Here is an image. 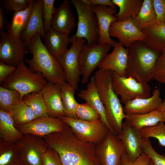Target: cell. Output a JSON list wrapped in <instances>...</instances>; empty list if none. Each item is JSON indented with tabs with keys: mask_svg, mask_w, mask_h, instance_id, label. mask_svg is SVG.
<instances>
[{
	"mask_svg": "<svg viewBox=\"0 0 165 165\" xmlns=\"http://www.w3.org/2000/svg\"><path fill=\"white\" fill-rule=\"evenodd\" d=\"M142 31L146 36L144 42L149 47L161 53L165 52V23H156Z\"/></svg>",
	"mask_w": 165,
	"mask_h": 165,
	"instance_id": "cell-27",
	"label": "cell"
},
{
	"mask_svg": "<svg viewBox=\"0 0 165 165\" xmlns=\"http://www.w3.org/2000/svg\"><path fill=\"white\" fill-rule=\"evenodd\" d=\"M113 47L112 51L106 55L98 67L99 69L112 71L120 76L125 77L129 49L125 48L119 42Z\"/></svg>",
	"mask_w": 165,
	"mask_h": 165,
	"instance_id": "cell-18",
	"label": "cell"
},
{
	"mask_svg": "<svg viewBox=\"0 0 165 165\" xmlns=\"http://www.w3.org/2000/svg\"><path fill=\"white\" fill-rule=\"evenodd\" d=\"M147 165H154L153 162L151 160L149 163Z\"/></svg>",
	"mask_w": 165,
	"mask_h": 165,
	"instance_id": "cell-49",
	"label": "cell"
},
{
	"mask_svg": "<svg viewBox=\"0 0 165 165\" xmlns=\"http://www.w3.org/2000/svg\"><path fill=\"white\" fill-rule=\"evenodd\" d=\"M43 165H63L58 153L49 147L47 151L42 156Z\"/></svg>",
	"mask_w": 165,
	"mask_h": 165,
	"instance_id": "cell-42",
	"label": "cell"
},
{
	"mask_svg": "<svg viewBox=\"0 0 165 165\" xmlns=\"http://www.w3.org/2000/svg\"><path fill=\"white\" fill-rule=\"evenodd\" d=\"M41 91L48 116L57 118L64 116L60 86L48 82Z\"/></svg>",
	"mask_w": 165,
	"mask_h": 165,
	"instance_id": "cell-21",
	"label": "cell"
},
{
	"mask_svg": "<svg viewBox=\"0 0 165 165\" xmlns=\"http://www.w3.org/2000/svg\"><path fill=\"white\" fill-rule=\"evenodd\" d=\"M153 79L165 84V52L162 53L157 60L154 69Z\"/></svg>",
	"mask_w": 165,
	"mask_h": 165,
	"instance_id": "cell-41",
	"label": "cell"
},
{
	"mask_svg": "<svg viewBox=\"0 0 165 165\" xmlns=\"http://www.w3.org/2000/svg\"><path fill=\"white\" fill-rule=\"evenodd\" d=\"M60 87L64 116L77 119L76 111L79 103L75 97L76 90L67 82L60 86Z\"/></svg>",
	"mask_w": 165,
	"mask_h": 165,
	"instance_id": "cell-30",
	"label": "cell"
},
{
	"mask_svg": "<svg viewBox=\"0 0 165 165\" xmlns=\"http://www.w3.org/2000/svg\"><path fill=\"white\" fill-rule=\"evenodd\" d=\"M136 26L141 31L156 23V16L153 0H144L138 13L132 19Z\"/></svg>",
	"mask_w": 165,
	"mask_h": 165,
	"instance_id": "cell-29",
	"label": "cell"
},
{
	"mask_svg": "<svg viewBox=\"0 0 165 165\" xmlns=\"http://www.w3.org/2000/svg\"><path fill=\"white\" fill-rule=\"evenodd\" d=\"M96 152L101 165H121V157L126 153L118 135L110 130L96 145Z\"/></svg>",
	"mask_w": 165,
	"mask_h": 165,
	"instance_id": "cell-13",
	"label": "cell"
},
{
	"mask_svg": "<svg viewBox=\"0 0 165 165\" xmlns=\"http://www.w3.org/2000/svg\"><path fill=\"white\" fill-rule=\"evenodd\" d=\"M21 100L18 91L0 87V109L10 113L13 108Z\"/></svg>",
	"mask_w": 165,
	"mask_h": 165,
	"instance_id": "cell-35",
	"label": "cell"
},
{
	"mask_svg": "<svg viewBox=\"0 0 165 165\" xmlns=\"http://www.w3.org/2000/svg\"><path fill=\"white\" fill-rule=\"evenodd\" d=\"M6 14L5 10L1 6H0V31H3L6 27L8 23L6 22L5 18Z\"/></svg>",
	"mask_w": 165,
	"mask_h": 165,
	"instance_id": "cell-47",
	"label": "cell"
},
{
	"mask_svg": "<svg viewBox=\"0 0 165 165\" xmlns=\"http://www.w3.org/2000/svg\"><path fill=\"white\" fill-rule=\"evenodd\" d=\"M16 67L6 64L0 61V84L16 70Z\"/></svg>",
	"mask_w": 165,
	"mask_h": 165,
	"instance_id": "cell-45",
	"label": "cell"
},
{
	"mask_svg": "<svg viewBox=\"0 0 165 165\" xmlns=\"http://www.w3.org/2000/svg\"><path fill=\"white\" fill-rule=\"evenodd\" d=\"M54 2V0H43L42 15L46 32L51 28L52 18L56 8Z\"/></svg>",
	"mask_w": 165,
	"mask_h": 165,
	"instance_id": "cell-40",
	"label": "cell"
},
{
	"mask_svg": "<svg viewBox=\"0 0 165 165\" xmlns=\"http://www.w3.org/2000/svg\"><path fill=\"white\" fill-rule=\"evenodd\" d=\"M78 95L79 97L85 101L86 103L97 111L105 125L110 130L114 132L107 121L105 108L99 94L93 76L91 77L86 89L80 90Z\"/></svg>",
	"mask_w": 165,
	"mask_h": 165,
	"instance_id": "cell-23",
	"label": "cell"
},
{
	"mask_svg": "<svg viewBox=\"0 0 165 165\" xmlns=\"http://www.w3.org/2000/svg\"><path fill=\"white\" fill-rule=\"evenodd\" d=\"M65 125L60 118L48 116L35 119L16 127L23 135L29 134L43 138L52 133L61 131Z\"/></svg>",
	"mask_w": 165,
	"mask_h": 165,
	"instance_id": "cell-15",
	"label": "cell"
},
{
	"mask_svg": "<svg viewBox=\"0 0 165 165\" xmlns=\"http://www.w3.org/2000/svg\"><path fill=\"white\" fill-rule=\"evenodd\" d=\"M23 136L15 126L10 113L0 109V138L16 143Z\"/></svg>",
	"mask_w": 165,
	"mask_h": 165,
	"instance_id": "cell-28",
	"label": "cell"
},
{
	"mask_svg": "<svg viewBox=\"0 0 165 165\" xmlns=\"http://www.w3.org/2000/svg\"><path fill=\"white\" fill-rule=\"evenodd\" d=\"M118 135L129 159L134 162L143 152V138L140 130L125 120L122 123L121 130Z\"/></svg>",
	"mask_w": 165,
	"mask_h": 165,
	"instance_id": "cell-16",
	"label": "cell"
},
{
	"mask_svg": "<svg viewBox=\"0 0 165 165\" xmlns=\"http://www.w3.org/2000/svg\"><path fill=\"white\" fill-rule=\"evenodd\" d=\"M76 115L77 119L83 120L94 121L101 119L97 111L86 103L78 104Z\"/></svg>",
	"mask_w": 165,
	"mask_h": 165,
	"instance_id": "cell-37",
	"label": "cell"
},
{
	"mask_svg": "<svg viewBox=\"0 0 165 165\" xmlns=\"http://www.w3.org/2000/svg\"><path fill=\"white\" fill-rule=\"evenodd\" d=\"M129 124L139 130L165 122V114L158 110L142 114H125L124 118Z\"/></svg>",
	"mask_w": 165,
	"mask_h": 165,
	"instance_id": "cell-25",
	"label": "cell"
},
{
	"mask_svg": "<svg viewBox=\"0 0 165 165\" xmlns=\"http://www.w3.org/2000/svg\"><path fill=\"white\" fill-rule=\"evenodd\" d=\"M110 37H116L119 42L126 48H129L134 42H145L146 35L134 24L132 19L112 23L109 29Z\"/></svg>",
	"mask_w": 165,
	"mask_h": 165,
	"instance_id": "cell-14",
	"label": "cell"
},
{
	"mask_svg": "<svg viewBox=\"0 0 165 165\" xmlns=\"http://www.w3.org/2000/svg\"><path fill=\"white\" fill-rule=\"evenodd\" d=\"M0 61L16 67L24 61L28 51L27 44L21 38L0 31Z\"/></svg>",
	"mask_w": 165,
	"mask_h": 165,
	"instance_id": "cell-11",
	"label": "cell"
},
{
	"mask_svg": "<svg viewBox=\"0 0 165 165\" xmlns=\"http://www.w3.org/2000/svg\"><path fill=\"white\" fill-rule=\"evenodd\" d=\"M157 110L165 114V99L163 101H162L161 103L158 108Z\"/></svg>",
	"mask_w": 165,
	"mask_h": 165,
	"instance_id": "cell-48",
	"label": "cell"
},
{
	"mask_svg": "<svg viewBox=\"0 0 165 165\" xmlns=\"http://www.w3.org/2000/svg\"><path fill=\"white\" fill-rule=\"evenodd\" d=\"M21 162L16 144L0 138V165H19Z\"/></svg>",
	"mask_w": 165,
	"mask_h": 165,
	"instance_id": "cell-32",
	"label": "cell"
},
{
	"mask_svg": "<svg viewBox=\"0 0 165 165\" xmlns=\"http://www.w3.org/2000/svg\"><path fill=\"white\" fill-rule=\"evenodd\" d=\"M43 6V0L33 1L27 24L20 37L27 45L36 34H39L43 38H45L46 31L42 15Z\"/></svg>",
	"mask_w": 165,
	"mask_h": 165,
	"instance_id": "cell-19",
	"label": "cell"
},
{
	"mask_svg": "<svg viewBox=\"0 0 165 165\" xmlns=\"http://www.w3.org/2000/svg\"><path fill=\"white\" fill-rule=\"evenodd\" d=\"M85 4L92 6H103L116 9L112 0H82Z\"/></svg>",
	"mask_w": 165,
	"mask_h": 165,
	"instance_id": "cell-46",
	"label": "cell"
},
{
	"mask_svg": "<svg viewBox=\"0 0 165 165\" xmlns=\"http://www.w3.org/2000/svg\"><path fill=\"white\" fill-rule=\"evenodd\" d=\"M129 49L125 77L147 83L153 79L154 67L161 53L141 41L134 42Z\"/></svg>",
	"mask_w": 165,
	"mask_h": 165,
	"instance_id": "cell-4",
	"label": "cell"
},
{
	"mask_svg": "<svg viewBox=\"0 0 165 165\" xmlns=\"http://www.w3.org/2000/svg\"><path fill=\"white\" fill-rule=\"evenodd\" d=\"M43 138L58 153L63 165H101L97 155L96 145L79 140L66 123L61 131Z\"/></svg>",
	"mask_w": 165,
	"mask_h": 165,
	"instance_id": "cell-1",
	"label": "cell"
},
{
	"mask_svg": "<svg viewBox=\"0 0 165 165\" xmlns=\"http://www.w3.org/2000/svg\"><path fill=\"white\" fill-rule=\"evenodd\" d=\"M93 9L97 19L99 33L98 43L108 44L113 47L117 42L111 38L109 31L111 24L117 21L115 16L116 9L97 5L93 6Z\"/></svg>",
	"mask_w": 165,
	"mask_h": 165,
	"instance_id": "cell-17",
	"label": "cell"
},
{
	"mask_svg": "<svg viewBox=\"0 0 165 165\" xmlns=\"http://www.w3.org/2000/svg\"><path fill=\"white\" fill-rule=\"evenodd\" d=\"M160 94V90L156 88L149 97L137 98L128 102L123 107L125 113L142 114L157 109L163 101Z\"/></svg>",
	"mask_w": 165,
	"mask_h": 165,
	"instance_id": "cell-22",
	"label": "cell"
},
{
	"mask_svg": "<svg viewBox=\"0 0 165 165\" xmlns=\"http://www.w3.org/2000/svg\"><path fill=\"white\" fill-rule=\"evenodd\" d=\"M75 25V19L71 5L68 1L65 0L56 8L52 18L51 28L69 35Z\"/></svg>",
	"mask_w": 165,
	"mask_h": 165,
	"instance_id": "cell-20",
	"label": "cell"
},
{
	"mask_svg": "<svg viewBox=\"0 0 165 165\" xmlns=\"http://www.w3.org/2000/svg\"><path fill=\"white\" fill-rule=\"evenodd\" d=\"M143 138H153L157 139L159 145L165 147V124L160 122L155 126L145 127L140 130Z\"/></svg>",
	"mask_w": 165,
	"mask_h": 165,
	"instance_id": "cell-36",
	"label": "cell"
},
{
	"mask_svg": "<svg viewBox=\"0 0 165 165\" xmlns=\"http://www.w3.org/2000/svg\"><path fill=\"white\" fill-rule=\"evenodd\" d=\"M114 4L119 8L116 14L117 21L133 19L139 13L142 6V0H112Z\"/></svg>",
	"mask_w": 165,
	"mask_h": 165,
	"instance_id": "cell-31",
	"label": "cell"
},
{
	"mask_svg": "<svg viewBox=\"0 0 165 165\" xmlns=\"http://www.w3.org/2000/svg\"><path fill=\"white\" fill-rule=\"evenodd\" d=\"M47 82L42 74L32 71L24 61L16 67V70L1 85L18 91L22 99L25 95L41 91Z\"/></svg>",
	"mask_w": 165,
	"mask_h": 165,
	"instance_id": "cell-5",
	"label": "cell"
},
{
	"mask_svg": "<svg viewBox=\"0 0 165 165\" xmlns=\"http://www.w3.org/2000/svg\"><path fill=\"white\" fill-rule=\"evenodd\" d=\"M111 82L115 93L120 97L121 102L124 105L137 98L151 97L148 84L139 82L131 77L121 76L111 71Z\"/></svg>",
	"mask_w": 165,
	"mask_h": 165,
	"instance_id": "cell-9",
	"label": "cell"
},
{
	"mask_svg": "<svg viewBox=\"0 0 165 165\" xmlns=\"http://www.w3.org/2000/svg\"><path fill=\"white\" fill-rule=\"evenodd\" d=\"M142 148L143 152L150 157L154 165H165V154L158 153L153 147L149 138H142Z\"/></svg>",
	"mask_w": 165,
	"mask_h": 165,
	"instance_id": "cell-38",
	"label": "cell"
},
{
	"mask_svg": "<svg viewBox=\"0 0 165 165\" xmlns=\"http://www.w3.org/2000/svg\"><path fill=\"white\" fill-rule=\"evenodd\" d=\"M156 23H165V0H153Z\"/></svg>",
	"mask_w": 165,
	"mask_h": 165,
	"instance_id": "cell-44",
	"label": "cell"
},
{
	"mask_svg": "<svg viewBox=\"0 0 165 165\" xmlns=\"http://www.w3.org/2000/svg\"><path fill=\"white\" fill-rule=\"evenodd\" d=\"M93 76L107 121L113 131L118 135L121 130L125 114L121 101L112 88L111 71L99 69Z\"/></svg>",
	"mask_w": 165,
	"mask_h": 165,
	"instance_id": "cell-3",
	"label": "cell"
},
{
	"mask_svg": "<svg viewBox=\"0 0 165 165\" xmlns=\"http://www.w3.org/2000/svg\"><path fill=\"white\" fill-rule=\"evenodd\" d=\"M112 47L108 44L98 43L91 45L85 43L83 46L80 54L82 84L88 82L92 73L98 67Z\"/></svg>",
	"mask_w": 165,
	"mask_h": 165,
	"instance_id": "cell-12",
	"label": "cell"
},
{
	"mask_svg": "<svg viewBox=\"0 0 165 165\" xmlns=\"http://www.w3.org/2000/svg\"><path fill=\"white\" fill-rule=\"evenodd\" d=\"M71 2L76 10L78 17L77 30L72 35L85 39L88 45L98 43L97 19L93 6L85 4L82 0H72Z\"/></svg>",
	"mask_w": 165,
	"mask_h": 165,
	"instance_id": "cell-7",
	"label": "cell"
},
{
	"mask_svg": "<svg viewBox=\"0 0 165 165\" xmlns=\"http://www.w3.org/2000/svg\"><path fill=\"white\" fill-rule=\"evenodd\" d=\"M19 165H27L25 164L24 163L22 162L21 161V162L20 163Z\"/></svg>",
	"mask_w": 165,
	"mask_h": 165,
	"instance_id": "cell-50",
	"label": "cell"
},
{
	"mask_svg": "<svg viewBox=\"0 0 165 165\" xmlns=\"http://www.w3.org/2000/svg\"><path fill=\"white\" fill-rule=\"evenodd\" d=\"M71 46L58 57L57 59L64 73L66 82L76 91L78 90L80 76L82 75L80 54L81 49L86 43L84 38L71 37Z\"/></svg>",
	"mask_w": 165,
	"mask_h": 165,
	"instance_id": "cell-6",
	"label": "cell"
},
{
	"mask_svg": "<svg viewBox=\"0 0 165 165\" xmlns=\"http://www.w3.org/2000/svg\"><path fill=\"white\" fill-rule=\"evenodd\" d=\"M10 114L16 127L28 123L36 119L32 108L22 99L13 108Z\"/></svg>",
	"mask_w": 165,
	"mask_h": 165,
	"instance_id": "cell-33",
	"label": "cell"
},
{
	"mask_svg": "<svg viewBox=\"0 0 165 165\" xmlns=\"http://www.w3.org/2000/svg\"><path fill=\"white\" fill-rule=\"evenodd\" d=\"M34 0L26 8L14 12L10 22L7 24V32L10 36L20 38L27 24L32 9Z\"/></svg>",
	"mask_w": 165,
	"mask_h": 165,
	"instance_id": "cell-26",
	"label": "cell"
},
{
	"mask_svg": "<svg viewBox=\"0 0 165 165\" xmlns=\"http://www.w3.org/2000/svg\"><path fill=\"white\" fill-rule=\"evenodd\" d=\"M22 100L32 108L36 119L49 116L41 91L25 95Z\"/></svg>",
	"mask_w": 165,
	"mask_h": 165,
	"instance_id": "cell-34",
	"label": "cell"
},
{
	"mask_svg": "<svg viewBox=\"0 0 165 165\" xmlns=\"http://www.w3.org/2000/svg\"><path fill=\"white\" fill-rule=\"evenodd\" d=\"M151 160L148 156L143 152L135 161L132 162L125 153L121 157V165H147Z\"/></svg>",
	"mask_w": 165,
	"mask_h": 165,
	"instance_id": "cell-43",
	"label": "cell"
},
{
	"mask_svg": "<svg viewBox=\"0 0 165 165\" xmlns=\"http://www.w3.org/2000/svg\"><path fill=\"white\" fill-rule=\"evenodd\" d=\"M31 0H1L0 4L5 10L6 14L12 11H18L26 8Z\"/></svg>",
	"mask_w": 165,
	"mask_h": 165,
	"instance_id": "cell-39",
	"label": "cell"
},
{
	"mask_svg": "<svg viewBox=\"0 0 165 165\" xmlns=\"http://www.w3.org/2000/svg\"><path fill=\"white\" fill-rule=\"evenodd\" d=\"M31 58L24 60L33 72L42 74L48 82L61 86L66 82L65 75L57 59L48 51L39 34L35 35L27 45Z\"/></svg>",
	"mask_w": 165,
	"mask_h": 165,
	"instance_id": "cell-2",
	"label": "cell"
},
{
	"mask_svg": "<svg viewBox=\"0 0 165 165\" xmlns=\"http://www.w3.org/2000/svg\"><path fill=\"white\" fill-rule=\"evenodd\" d=\"M16 144L22 162L27 165H43L42 155L49 148L43 138L24 134Z\"/></svg>",
	"mask_w": 165,
	"mask_h": 165,
	"instance_id": "cell-10",
	"label": "cell"
},
{
	"mask_svg": "<svg viewBox=\"0 0 165 165\" xmlns=\"http://www.w3.org/2000/svg\"><path fill=\"white\" fill-rule=\"evenodd\" d=\"M44 39L46 48L56 59L68 49V45L71 43L68 35L51 28L46 32Z\"/></svg>",
	"mask_w": 165,
	"mask_h": 165,
	"instance_id": "cell-24",
	"label": "cell"
},
{
	"mask_svg": "<svg viewBox=\"0 0 165 165\" xmlns=\"http://www.w3.org/2000/svg\"><path fill=\"white\" fill-rule=\"evenodd\" d=\"M60 118L70 127L76 138L84 142L97 145L110 131L101 119L89 121L65 116Z\"/></svg>",
	"mask_w": 165,
	"mask_h": 165,
	"instance_id": "cell-8",
	"label": "cell"
}]
</instances>
